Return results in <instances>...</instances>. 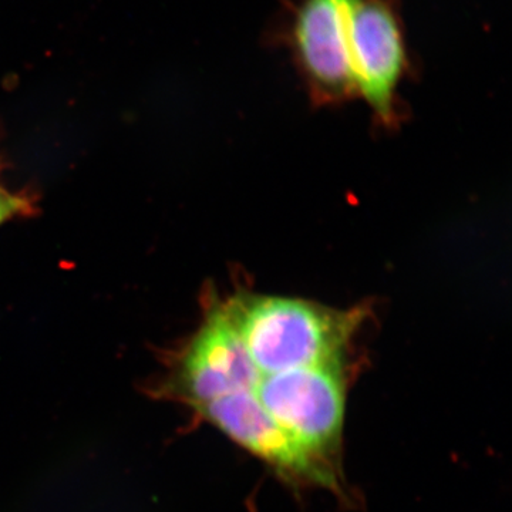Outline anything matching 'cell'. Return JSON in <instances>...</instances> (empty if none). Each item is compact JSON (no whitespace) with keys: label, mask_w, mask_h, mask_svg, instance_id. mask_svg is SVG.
<instances>
[{"label":"cell","mask_w":512,"mask_h":512,"mask_svg":"<svg viewBox=\"0 0 512 512\" xmlns=\"http://www.w3.org/2000/svg\"><path fill=\"white\" fill-rule=\"evenodd\" d=\"M225 305L261 376L343 365L367 318L366 308L340 311L302 299L254 293H238Z\"/></svg>","instance_id":"1"},{"label":"cell","mask_w":512,"mask_h":512,"mask_svg":"<svg viewBox=\"0 0 512 512\" xmlns=\"http://www.w3.org/2000/svg\"><path fill=\"white\" fill-rule=\"evenodd\" d=\"M346 36L357 96L383 126L399 121V90L412 72L400 0H346Z\"/></svg>","instance_id":"2"},{"label":"cell","mask_w":512,"mask_h":512,"mask_svg":"<svg viewBox=\"0 0 512 512\" xmlns=\"http://www.w3.org/2000/svg\"><path fill=\"white\" fill-rule=\"evenodd\" d=\"M275 39L292 57L313 103L357 96L346 36V0H285Z\"/></svg>","instance_id":"3"},{"label":"cell","mask_w":512,"mask_h":512,"mask_svg":"<svg viewBox=\"0 0 512 512\" xmlns=\"http://www.w3.org/2000/svg\"><path fill=\"white\" fill-rule=\"evenodd\" d=\"M261 379L225 302L211 306L200 330L178 353L160 392L198 410L231 394L252 392Z\"/></svg>","instance_id":"4"},{"label":"cell","mask_w":512,"mask_h":512,"mask_svg":"<svg viewBox=\"0 0 512 512\" xmlns=\"http://www.w3.org/2000/svg\"><path fill=\"white\" fill-rule=\"evenodd\" d=\"M254 394L272 419L315 460L338 446L346 402L342 365L262 375Z\"/></svg>","instance_id":"5"},{"label":"cell","mask_w":512,"mask_h":512,"mask_svg":"<svg viewBox=\"0 0 512 512\" xmlns=\"http://www.w3.org/2000/svg\"><path fill=\"white\" fill-rule=\"evenodd\" d=\"M195 412L286 477L328 480L322 464L272 419L256 399L254 390L231 394Z\"/></svg>","instance_id":"6"},{"label":"cell","mask_w":512,"mask_h":512,"mask_svg":"<svg viewBox=\"0 0 512 512\" xmlns=\"http://www.w3.org/2000/svg\"><path fill=\"white\" fill-rule=\"evenodd\" d=\"M26 207L25 201L18 195L10 194L5 188L0 187V224L10 220L13 215L22 212Z\"/></svg>","instance_id":"7"}]
</instances>
